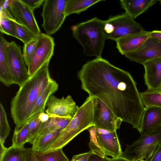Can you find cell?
I'll use <instances>...</instances> for the list:
<instances>
[{
    "label": "cell",
    "instance_id": "cell-3",
    "mask_svg": "<svg viewBox=\"0 0 161 161\" xmlns=\"http://www.w3.org/2000/svg\"><path fill=\"white\" fill-rule=\"evenodd\" d=\"M72 36L82 46L86 55L101 57L107 39L103 21L96 17L72 25Z\"/></svg>",
    "mask_w": 161,
    "mask_h": 161
},
{
    "label": "cell",
    "instance_id": "cell-7",
    "mask_svg": "<svg viewBox=\"0 0 161 161\" xmlns=\"http://www.w3.org/2000/svg\"><path fill=\"white\" fill-rule=\"evenodd\" d=\"M67 0H45L41 14L42 26L47 34L55 33L61 27L66 17L65 13Z\"/></svg>",
    "mask_w": 161,
    "mask_h": 161
},
{
    "label": "cell",
    "instance_id": "cell-27",
    "mask_svg": "<svg viewBox=\"0 0 161 161\" xmlns=\"http://www.w3.org/2000/svg\"><path fill=\"white\" fill-rule=\"evenodd\" d=\"M13 21L15 29L16 38L21 40L24 44L38 38L39 35L17 22L14 19Z\"/></svg>",
    "mask_w": 161,
    "mask_h": 161
},
{
    "label": "cell",
    "instance_id": "cell-2",
    "mask_svg": "<svg viewBox=\"0 0 161 161\" xmlns=\"http://www.w3.org/2000/svg\"><path fill=\"white\" fill-rule=\"evenodd\" d=\"M47 63L30 77L19 88L11 103L15 128L19 129L31 116L37 98L52 80Z\"/></svg>",
    "mask_w": 161,
    "mask_h": 161
},
{
    "label": "cell",
    "instance_id": "cell-33",
    "mask_svg": "<svg viewBox=\"0 0 161 161\" xmlns=\"http://www.w3.org/2000/svg\"><path fill=\"white\" fill-rule=\"evenodd\" d=\"M33 11L39 8L44 3L45 0H20Z\"/></svg>",
    "mask_w": 161,
    "mask_h": 161
},
{
    "label": "cell",
    "instance_id": "cell-20",
    "mask_svg": "<svg viewBox=\"0 0 161 161\" xmlns=\"http://www.w3.org/2000/svg\"><path fill=\"white\" fill-rule=\"evenodd\" d=\"M9 0L0 1V31L1 33L16 38V31L13 19L14 18L8 9Z\"/></svg>",
    "mask_w": 161,
    "mask_h": 161
},
{
    "label": "cell",
    "instance_id": "cell-4",
    "mask_svg": "<svg viewBox=\"0 0 161 161\" xmlns=\"http://www.w3.org/2000/svg\"><path fill=\"white\" fill-rule=\"evenodd\" d=\"M94 97L89 96L58 137L44 152L63 148L78 134L94 126Z\"/></svg>",
    "mask_w": 161,
    "mask_h": 161
},
{
    "label": "cell",
    "instance_id": "cell-19",
    "mask_svg": "<svg viewBox=\"0 0 161 161\" xmlns=\"http://www.w3.org/2000/svg\"><path fill=\"white\" fill-rule=\"evenodd\" d=\"M3 33L0 34V80L5 86L9 87L14 84L10 73L7 59L6 48L8 42Z\"/></svg>",
    "mask_w": 161,
    "mask_h": 161
},
{
    "label": "cell",
    "instance_id": "cell-43",
    "mask_svg": "<svg viewBox=\"0 0 161 161\" xmlns=\"http://www.w3.org/2000/svg\"><path fill=\"white\" fill-rule=\"evenodd\" d=\"M160 92L161 93V90H160Z\"/></svg>",
    "mask_w": 161,
    "mask_h": 161
},
{
    "label": "cell",
    "instance_id": "cell-12",
    "mask_svg": "<svg viewBox=\"0 0 161 161\" xmlns=\"http://www.w3.org/2000/svg\"><path fill=\"white\" fill-rule=\"evenodd\" d=\"M8 9L14 19L37 35L41 33L34 11L20 0H10Z\"/></svg>",
    "mask_w": 161,
    "mask_h": 161
},
{
    "label": "cell",
    "instance_id": "cell-41",
    "mask_svg": "<svg viewBox=\"0 0 161 161\" xmlns=\"http://www.w3.org/2000/svg\"><path fill=\"white\" fill-rule=\"evenodd\" d=\"M138 161H147L146 160L142 159H140V160H138Z\"/></svg>",
    "mask_w": 161,
    "mask_h": 161
},
{
    "label": "cell",
    "instance_id": "cell-30",
    "mask_svg": "<svg viewBox=\"0 0 161 161\" xmlns=\"http://www.w3.org/2000/svg\"><path fill=\"white\" fill-rule=\"evenodd\" d=\"M0 142L4 145L11 129L9 125L6 113L2 104L0 103Z\"/></svg>",
    "mask_w": 161,
    "mask_h": 161
},
{
    "label": "cell",
    "instance_id": "cell-38",
    "mask_svg": "<svg viewBox=\"0 0 161 161\" xmlns=\"http://www.w3.org/2000/svg\"><path fill=\"white\" fill-rule=\"evenodd\" d=\"M150 37L161 41V31L154 30L150 32Z\"/></svg>",
    "mask_w": 161,
    "mask_h": 161
},
{
    "label": "cell",
    "instance_id": "cell-25",
    "mask_svg": "<svg viewBox=\"0 0 161 161\" xmlns=\"http://www.w3.org/2000/svg\"><path fill=\"white\" fill-rule=\"evenodd\" d=\"M25 149L12 146L6 148L0 154V161H26Z\"/></svg>",
    "mask_w": 161,
    "mask_h": 161
},
{
    "label": "cell",
    "instance_id": "cell-9",
    "mask_svg": "<svg viewBox=\"0 0 161 161\" xmlns=\"http://www.w3.org/2000/svg\"><path fill=\"white\" fill-rule=\"evenodd\" d=\"M38 43L31 61L27 67L29 77L46 64L49 63L53 55L55 43L53 38L47 34L39 35Z\"/></svg>",
    "mask_w": 161,
    "mask_h": 161
},
{
    "label": "cell",
    "instance_id": "cell-6",
    "mask_svg": "<svg viewBox=\"0 0 161 161\" xmlns=\"http://www.w3.org/2000/svg\"><path fill=\"white\" fill-rule=\"evenodd\" d=\"M161 144V130L153 134L141 135L138 140L126 147L120 157L130 161H149Z\"/></svg>",
    "mask_w": 161,
    "mask_h": 161
},
{
    "label": "cell",
    "instance_id": "cell-10",
    "mask_svg": "<svg viewBox=\"0 0 161 161\" xmlns=\"http://www.w3.org/2000/svg\"><path fill=\"white\" fill-rule=\"evenodd\" d=\"M122 122L103 102L94 97L93 123L95 128L115 131Z\"/></svg>",
    "mask_w": 161,
    "mask_h": 161
},
{
    "label": "cell",
    "instance_id": "cell-36",
    "mask_svg": "<svg viewBox=\"0 0 161 161\" xmlns=\"http://www.w3.org/2000/svg\"><path fill=\"white\" fill-rule=\"evenodd\" d=\"M148 161H161V144L158 147L152 157Z\"/></svg>",
    "mask_w": 161,
    "mask_h": 161
},
{
    "label": "cell",
    "instance_id": "cell-39",
    "mask_svg": "<svg viewBox=\"0 0 161 161\" xmlns=\"http://www.w3.org/2000/svg\"><path fill=\"white\" fill-rule=\"evenodd\" d=\"M39 117L42 123L47 121L49 118L48 114L44 112L39 113Z\"/></svg>",
    "mask_w": 161,
    "mask_h": 161
},
{
    "label": "cell",
    "instance_id": "cell-31",
    "mask_svg": "<svg viewBox=\"0 0 161 161\" xmlns=\"http://www.w3.org/2000/svg\"><path fill=\"white\" fill-rule=\"evenodd\" d=\"M39 113L32 116L26 122L28 125V142L32 144L37 132L42 123L39 118Z\"/></svg>",
    "mask_w": 161,
    "mask_h": 161
},
{
    "label": "cell",
    "instance_id": "cell-8",
    "mask_svg": "<svg viewBox=\"0 0 161 161\" xmlns=\"http://www.w3.org/2000/svg\"><path fill=\"white\" fill-rule=\"evenodd\" d=\"M6 52L9 70L14 84L20 87L30 77L21 47L14 41L8 42Z\"/></svg>",
    "mask_w": 161,
    "mask_h": 161
},
{
    "label": "cell",
    "instance_id": "cell-13",
    "mask_svg": "<svg viewBox=\"0 0 161 161\" xmlns=\"http://www.w3.org/2000/svg\"><path fill=\"white\" fill-rule=\"evenodd\" d=\"M124 55L130 61L142 64L150 59L161 57V41L150 37L139 49Z\"/></svg>",
    "mask_w": 161,
    "mask_h": 161
},
{
    "label": "cell",
    "instance_id": "cell-29",
    "mask_svg": "<svg viewBox=\"0 0 161 161\" xmlns=\"http://www.w3.org/2000/svg\"><path fill=\"white\" fill-rule=\"evenodd\" d=\"M57 129H62L60 122V117L49 116V118L47 121L42 123L41 124L34 141L38 137L49 131Z\"/></svg>",
    "mask_w": 161,
    "mask_h": 161
},
{
    "label": "cell",
    "instance_id": "cell-42",
    "mask_svg": "<svg viewBox=\"0 0 161 161\" xmlns=\"http://www.w3.org/2000/svg\"><path fill=\"white\" fill-rule=\"evenodd\" d=\"M159 1L160 2V3H161V0H159Z\"/></svg>",
    "mask_w": 161,
    "mask_h": 161
},
{
    "label": "cell",
    "instance_id": "cell-17",
    "mask_svg": "<svg viewBox=\"0 0 161 161\" xmlns=\"http://www.w3.org/2000/svg\"><path fill=\"white\" fill-rule=\"evenodd\" d=\"M150 32L145 31L119 39L116 41V48L123 55L136 51L141 47L150 37Z\"/></svg>",
    "mask_w": 161,
    "mask_h": 161
},
{
    "label": "cell",
    "instance_id": "cell-14",
    "mask_svg": "<svg viewBox=\"0 0 161 161\" xmlns=\"http://www.w3.org/2000/svg\"><path fill=\"white\" fill-rule=\"evenodd\" d=\"M95 131L99 146L105 155L113 158L120 156L123 152L116 131H111L96 128Z\"/></svg>",
    "mask_w": 161,
    "mask_h": 161
},
{
    "label": "cell",
    "instance_id": "cell-1",
    "mask_svg": "<svg viewBox=\"0 0 161 161\" xmlns=\"http://www.w3.org/2000/svg\"><path fill=\"white\" fill-rule=\"evenodd\" d=\"M77 76L89 96L100 100L123 122L140 132L145 107L129 72L101 57L87 61Z\"/></svg>",
    "mask_w": 161,
    "mask_h": 161
},
{
    "label": "cell",
    "instance_id": "cell-18",
    "mask_svg": "<svg viewBox=\"0 0 161 161\" xmlns=\"http://www.w3.org/2000/svg\"><path fill=\"white\" fill-rule=\"evenodd\" d=\"M156 0H121L120 4L126 14L133 19L146 11Z\"/></svg>",
    "mask_w": 161,
    "mask_h": 161
},
{
    "label": "cell",
    "instance_id": "cell-11",
    "mask_svg": "<svg viewBox=\"0 0 161 161\" xmlns=\"http://www.w3.org/2000/svg\"><path fill=\"white\" fill-rule=\"evenodd\" d=\"M45 107L46 113L49 116L71 119L75 116L79 108L70 95L58 98L53 94L48 98Z\"/></svg>",
    "mask_w": 161,
    "mask_h": 161
},
{
    "label": "cell",
    "instance_id": "cell-23",
    "mask_svg": "<svg viewBox=\"0 0 161 161\" xmlns=\"http://www.w3.org/2000/svg\"><path fill=\"white\" fill-rule=\"evenodd\" d=\"M104 0H67L65 10L66 17L76 14H79L93 5Z\"/></svg>",
    "mask_w": 161,
    "mask_h": 161
},
{
    "label": "cell",
    "instance_id": "cell-15",
    "mask_svg": "<svg viewBox=\"0 0 161 161\" xmlns=\"http://www.w3.org/2000/svg\"><path fill=\"white\" fill-rule=\"evenodd\" d=\"M144 78L147 90L160 92L161 89V57L149 60L142 64Z\"/></svg>",
    "mask_w": 161,
    "mask_h": 161
},
{
    "label": "cell",
    "instance_id": "cell-21",
    "mask_svg": "<svg viewBox=\"0 0 161 161\" xmlns=\"http://www.w3.org/2000/svg\"><path fill=\"white\" fill-rule=\"evenodd\" d=\"M58 88V84L55 80L52 79L47 86L38 96L32 116L37 113L44 112L46 104L48 98L50 96L56 92Z\"/></svg>",
    "mask_w": 161,
    "mask_h": 161
},
{
    "label": "cell",
    "instance_id": "cell-16",
    "mask_svg": "<svg viewBox=\"0 0 161 161\" xmlns=\"http://www.w3.org/2000/svg\"><path fill=\"white\" fill-rule=\"evenodd\" d=\"M161 130V108L145 107L140 133L141 135L156 133Z\"/></svg>",
    "mask_w": 161,
    "mask_h": 161
},
{
    "label": "cell",
    "instance_id": "cell-35",
    "mask_svg": "<svg viewBox=\"0 0 161 161\" xmlns=\"http://www.w3.org/2000/svg\"><path fill=\"white\" fill-rule=\"evenodd\" d=\"M88 161H110L107 156H102L92 152Z\"/></svg>",
    "mask_w": 161,
    "mask_h": 161
},
{
    "label": "cell",
    "instance_id": "cell-28",
    "mask_svg": "<svg viewBox=\"0 0 161 161\" xmlns=\"http://www.w3.org/2000/svg\"><path fill=\"white\" fill-rule=\"evenodd\" d=\"M140 95L145 107L156 106L161 108V93L147 90L140 93Z\"/></svg>",
    "mask_w": 161,
    "mask_h": 161
},
{
    "label": "cell",
    "instance_id": "cell-26",
    "mask_svg": "<svg viewBox=\"0 0 161 161\" xmlns=\"http://www.w3.org/2000/svg\"><path fill=\"white\" fill-rule=\"evenodd\" d=\"M28 125L27 122L19 129L15 128L11 146L19 148H24V144L28 142Z\"/></svg>",
    "mask_w": 161,
    "mask_h": 161
},
{
    "label": "cell",
    "instance_id": "cell-24",
    "mask_svg": "<svg viewBox=\"0 0 161 161\" xmlns=\"http://www.w3.org/2000/svg\"><path fill=\"white\" fill-rule=\"evenodd\" d=\"M33 153L36 161H69L62 148L48 152L33 151Z\"/></svg>",
    "mask_w": 161,
    "mask_h": 161
},
{
    "label": "cell",
    "instance_id": "cell-22",
    "mask_svg": "<svg viewBox=\"0 0 161 161\" xmlns=\"http://www.w3.org/2000/svg\"><path fill=\"white\" fill-rule=\"evenodd\" d=\"M64 130L57 129L53 130L37 138L32 144V151H46L56 140Z\"/></svg>",
    "mask_w": 161,
    "mask_h": 161
},
{
    "label": "cell",
    "instance_id": "cell-5",
    "mask_svg": "<svg viewBox=\"0 0 161 161\" xmlns=\"http://www.w3.org/2000/svg\"><path fill=\"white\" fill-rule=\"evenodd\" d=\"M103 31L107 39L116 41L145 30L140 24L125 13L110 16L103 21Z\"/></svg>",
    "mask_w": 161,
    "mask_h": 161
},
{
    "label": "cell",
    "instance_id": "cell-37",
    "mask_svg": "<svg viewBox=\"0 0 161 161\" xmlns=\"http://www.w3.org/2000/svg\"><path fill=\"white\" fill-rule=\"evenodd\" d=\"M26 161H36L34 156L31 148L25 149Z\"/></svg>",
    "mask_w": 161,
    "mask_h": 161
},
{
    "label": "cell",
    "instance_id": "cell-32",
    "mask_svg": "<svg viewBox=\"0 0 161 161\" xmlns=\"http://www.w3.org/2000/svg\"><path fill=\"white\" fill-rule=\"evenodd\" d=\"M38 41L37 38L24 44L22 54L27 67L29 65L31 62Z\"/></svg>",
    "mask_w": 161,
    "mask_h": 161
},
{
    "label": "cell",
    "instance_id": "cell-34",
    "mask_svg": "<svg viewBox=\"0 0 161 161\" xmlns=\"http://www.w3.org/2000/svg\"><path fill=\"white\" fill-rule=\"evenodd\" d=\"M92 153L91 150L86 153L74 155L72 157L71 161H88Z\"/></svg>",
    "mask_w": 161,
    "mask_h": 161
},
{
    "label": "cell",
    "instance_id": "cell-40",
    "mask_svg": "<svg viewBox=\"0 0 161 161\" xmlns=\"http://www.w3.org/2000/svg\"><path fill=\"white\" fill-rule=\"evenodd\" d=\"M110 161H130L127 159L120 156L116 158H110Z\"/></svg>",
    "mask_w": 161,
    "mask_h": 161
}]
</instances>
